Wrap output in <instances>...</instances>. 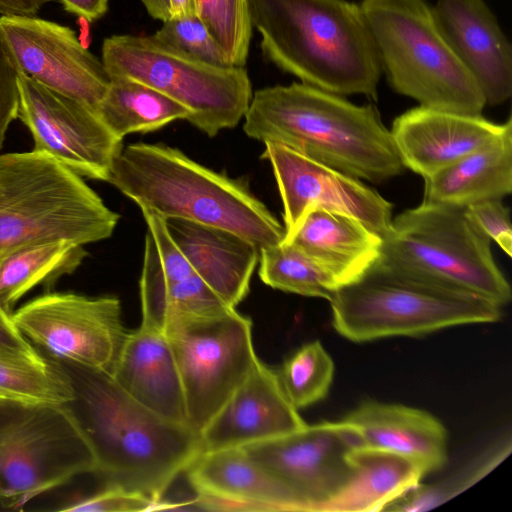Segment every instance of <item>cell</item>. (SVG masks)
Segmentation results:
<instances>
[{"mask_svg": "<svg viewBox=\"0 0 512 512\" xmlns=\"http://www.w3.org/2000/svg\"><path fill=\"white\" fill-rule=\"evenodd\" d=\"M0 42L18 73L94 110L110 77L75 32L36 16H0Z\"/></svg>", "mask_w": 512, "mask_h": 512, "instance_id": "16", "label": "cell"}, {"mask_svg": "<svg viewBox=\"0 0 512 512\" xmlns=\"http://www.w3.org/2000/svg\"><path fill=\"white\" fill-rule=\"evenodd\" d=\"M261 158L271 164L283 204L284 243L313 210L346 214L382 238L392 223V204L360 179L268 142Z\"/></svg>", "mask_w": 512, "mask_h": 512, "instance_id": "15", "label": "cell"}, {"mask_svg": "<svg viewBox=\"0 0 512 512\" xmlns=\"http://www.w3.org/2000/svg\"><path fill=\"white\" fill-rule=\"evenodd\" d=\"M12 318L45 357L110 375L127 335L121 302L112 295L48 292L21 306Z\"/></svg>", "mask_w": 512, "mask_h": 512, "instance_id": "13", "label": "cell"}, {"mask_svg": "<svg viewBox=\"0 0 512 512\" xmlns=\"http://www.w3.org/2000/svg\"><path fill=\"white\" fill-rule=\"evenodd\" d=\"M261 281L281 291L330 300L341 287L337 278L292 243L259 250Z\"/></svg>", "mask_w": 512, "mask_h": 512, "instance_id": "30", "label": "cell"}, {"mask_svg": "<svg viewBox=\"0 0 512 512\" xmlns=\"http://www.w3.org/2000/svg\"><path fill=\"white\" fill-rule=\"evenodd\" d=\"M185 472L198 510L294 511L284 489L242 447L203 451Z\"/></svg>", "mask_w": 512, "mask_h": 512, "instance_id": "20", "label": "cell"}, {"mask_svg": "<svg viewBox=\"0 0 512 512\" xmlns=\"http://www.w3.org/2000/svg\"><path fill=\"white\" fill-rule=\"evenodd\" d=\"M110 79L95 111L118 138L123 140L129 134L152 132L175 120H187L188 110L161 92L131 79Z\"/></svg>", "mask_w": 512, "mask_h": 512, "instance_id": "28", "label": "cell"}, {"mask_svg": "<svg viewBox=\"0 0 512 512\" xmlns=\"http://www.w3.org/2000/svg\"><path fill=\"white\" fill-rule=\"evenodd\" d=\"M120 216L83 177L37 150L0 155V253L55 241L109 238Z\"/></svg>", "mask_w": 512, "mask_h": 512, "instance_id": "5", "label": "cell"}, {"mask_svg": "<svg viewBox=\"0 0 512 512\" xmlns=\"http://www.w3.org/2000/svg\"><path fill=\"white\" fill-rule=\"evenodd\" d=\"M64 9L86 21L101 18L108 9L109 0H58Z\"/></svg>", "mask_w": 512, "mask_h": 512, "instance_id": "40", "label": "cell"}, {"mask_svg": "<svg viewBox=\"0 0 512 512\" xmlns=\"http://www.w3.org/2000/svg\"><path fill=\"white\" fill-rule=\"evenodd\" d=\"M423 201L465 208L512 191V122L494 140L424 178Z\"/></svg>", "mask_w": 512, "mask_h": 512, "instance_id": "25", "label": "cell"}, {"mask_svg": "<svg viewBox=\"0 0 512 512\" xmlns=\"http://www.w3.org/2000/svg\"><path fill=\"white\" fill-rule=\"evenodd\" d=\"M472 223L490 240L512 255V226L510 211L502 199L481 201L464 208Z\"/></svg>", "mask_w": 512, "mask_h": 512, "instance_id": "37", "label": "cell"}, {"mask_svg": "<svg viewBox=\"0 0 512 512\" xmlns=\"http://www.w3.org/2000/svg\"><path fill=\"white\" fill-rule=\"evenodd\" d=\"M165 223L194 273L236 308L249 293L259 248L223 228L181 219H165Z\"/></svg>", "mask_w": 512, "mask_h": 512, "instance_id": "22", "label": "cell"}, {"mask_svg": "<svg viewBox=\"0 0 512 512\" xmlns=\"http://www.w3.org/2000/svg\"><path fill=\"white\" fill-rule=\"evenodd\" d=\"M162 23L152 34L160 42L211 64L230 65L219 44L196 14L170 18Z\"/></svg>", "mask_w": 512, "mask_h": 512, "instance_id": "35", "label": "cell"}, {"mask_svg": "<svg viewBox=\"0 0 512 512\" xmlns=\"http://www.w3.org/2000/svg\"><path fill=\"white\" fill-rule=\"evenodd\" d=\"M101 60L110 78L143 83L184 106L186 121L209 137L237 126L253 95L245 67L211 64L153 35L105 38Z\"/></svg>", "mask_w": 512, "mask_h": 512, "instance_id": "9", "label": "cell"}, {"mask_svg": "<svg viewBox=\"0 0 512 512\" xmlns=\"http://www.w3.org/2000/svg\"><path fill=\"white\" fill-rule=\"evenodd\" d=\"M359 446V432L342 419L306 424L242 448L284 489L294 511L334 512L357 482L352 453Z\"/></svg>", "mask_w": 512, "mask_h": 512, "instance_id": "12", "label": "cell"}, {"mask_svg": "<svg viewBox=\"0 0 512 512\" xmlns=\"http://www.w3.org/2000/svg\"><path fill=\"white\" fill-rule=\"evenodd\" d=\"M18 72L0 42V150L10 123L18 118Z\"/></svg>", "mask_w": 512, "mask_h": 512, "instance_id": "38", "label": "cell"}, {"mask_svg": "<svg viewBox=\"0 0 512 512\" xmlns=\"http://www.w3.org/2000/svg\"><path fill=\"white\" fill-rule=\"evenodd\" d=\"M92 449L65 406L0 399V505L18 509L95 473Z\"/></svg>", "mask_w": 512, "mask_h": 512, "instance_id": "10", "label": "cell"}, {"mask_svg": "<svg viewBox=\"0 0 512 512\" xmlns=\"http://www.w3.org/2000/svg\"><path fill=\"white\" fill-rule=\"evenodd\" d=\"M149 15L162 22L170 19L169 0H141Z\"/></svg>", "mask_w": 512, "mask_h": 512, "instance_id": "42", "label": "cell"}, {"mask_svg": "<svg viewBox=\"0 0 512 512\" xmlns=\"http://www.w3.org/2000/svg\"><path fill=\"white\" fill-rule=\"evenodd\" d=\"M391 87L419 106L481 115L483 93L438 29L425 0L360 5Z\"/></svg>", "mask_w": 512, "mask_h": 512, "instance_id": "7", "label": "cell"}, {"mask_svg": "<svg viewBox=\"0 0 512 512\" xmlns=\"http://www.w3.org/2000/svg\"><path fill=\"white\" fill-rule=\"evenodd\" d=\"M111 376L145 408L171 422L188 425L181 378L162 330L141 323L127 332Z\"/></svg>", "mask_w": 512, "mask_h": 512, "instance_id": "21", "label": "cell"}, {"mask_svg": "<svg viewBox=\"0 0 512 512\" xmlns=\"http://www.w3.org/2000/svg\"><path fill=\"white\" fill-rule=\"evenodd\" d=\"M306 425L288 400L278 373L258 357L231 396L200 432L203 451L243 447Z\"/></svg>", "mask_w": 512, "mask_h": 512, "instance_id": "17", "label": "cell"}, {"mask_svg": "<svg viewBox=\"0 0 512 512\" xmlns=\"http://www.w3.org/2000/svg\"><path fill=\"white\" fill-rule=\"evenodd\" d=\"M87 256L84 246L69 241L37 243L0 253V306L7 313L38 285L51 286L73 273Z\"/></svg>", "mask_w": 512, "mask_h": 512, "instance_id": "26", "label": "cell"}, {"mask_svg": "<svg viewBox=\"0 0 512 512\" xmlns=\"http://www.w3.org/2000/svg\"><path fill=\"white\" fill-rule=\"evenodd\" d=\"M0 356L41 360L44 356L22 335L12 314L0 306Z\"/></svg>", "mask_w": 512, "mask_h": 512, "instance_id": "39", "label": "cell"}, {"mask_svg": "<svg viewBox=\"0 0 512 512\" xmlns=\"http://www.w3.org/2000/svg\"><path fill=\"white\" fill-rule=\"evenodd\" d=\"M264 57L302 83L377 97L378 52L359 5L347 0H248Z\"/></svg>", "mask_w": 512, "mask_h": 512, "instance_id": "3", "label": "cell"}, {"mask_svg": "<svg viewBox=\"0 0 512 512\" xmlns=\"http://www.w3.org/2000/svg\"><path fill=\"white\" fill-rule=\"evenodd\" d=\"M378 261L501 307L511 300V287L494 260L491 240L464 208L423 201L405 210L392 219Z\"/></svg>", "mask_w": 512, "mask_h": 512, "instance_id": "8", "label": "cell"}, {"mask_svg": "<svg viewBox=\"0 0 512 512\" xmlns=\"http://www.w3.org/2000/svg\"><path fill=\"white\" fill-rule=\"evenodd\" d=\"M329 302L334 329L359 343L493 323L502 316V307L482 296L379 261L356 280L339 287Z\"/></svg>", "mask_w": 512, "mask_h": 512, "instance_id": "6", "label": "cell"}, {"mask_svg": "<svg viewBox=\"0 0 512 512\" xmlns=\"http://www.w3.org/2000/svg\"><path fill=\"white\" fill-rule=\"evenodd\" d=\"M139 288L141 323L160 330L174 316L213 315L234 308L196 274L179 280H165L141 273Z\"/></svg>", "mask_w": 512, "mask_h": 512, "instance_id": "29", "label": "cell"}, {"mask_svg": "<svg viewBox=\"0 0 512 512\" xmlns=\"http://www.w3.org/2000/svg\"><path fill=\"white\" fill-rule=\"evenodd\" d=\"M18 118L34 139V150L45 152L88 179L108 181L121 151L118 138L96 111L18 73Z\"/></svg>", "mask_w": 512, "mask_h": 512, "instance_id": "14", "label": "cell"}, {"mask_svg": "<svg viewBox=\"0 0 512 512\" xmlns=\"http://www.w3.org/2000/svg\"><path fill=\"white\" fill-rule=\"evenodd\" d=\"M170 18H183L195 15L193 0H169Z\"/></svg>", "mask_w": 512, "mask_h": 512, "instance_id": "43", "label": "cell"}, {"mask_svg": "<svg viewBox=\"0 0 512 512\" xmlns=\"http://www.w3.org/2000/svg\"><path fill=\"white\" fill-rule=\"evenodd\" d=\"M155 502L148 496L120 485L108 484L104 489L61 507L74 512L154 511Z\"/></svg>", "mask_w": 512, "mask_h": 512, "instance_id": "36", "label": "cell"}, {"mask_svg": "<svg viewBox=\"0 0 512 512\" xmlns=\"http://www.w3.org/2000/svg\"><path fill=\"white\" fill-rule=\"evenodd\" d=\"M343 420L352 424L363 446L394 452L419 465L425 474L447 461V431L432 414L395 403L364 401Z\"/></svg>", "mask_w": 512, "mask_h": 512, "instance_id": "23", "label": "cell"}, {"mask_svg": "<svg viewBox=\"0 0 512 512\" xmlns=\"http://www.w3.org/2000/svg\"><path fill=\"white\" fill-rule=\"evenodd\" d=\"M434 21L479 85L486 104L500 105L512 94V49L484 0H437Z\"/></svg>", "mask_w": 512, "mask_h": 512, "instance_id": "18", "label": "cell"}, {"mask_svg": "<svg viewBox=\"0 0 512 512\" xmlns=\"http://www.w3.org/2000/svg\"><path fill=\"white\" fill-rule=\"evenodd\" d=\"M73 398L66 375L49 358L26 360L0 356V399L63 406Z\"/></svg>", "mask_w": 512, "mask_h": 512, "instance_id": "31", "label": "cell"}, {"mask_svg": "<svg viewBox=\"0 0 512 512\" xmlns=\"http://www.w3.org/2000/svg\"><path fill=\"white\" fill-rule=\"evenodd\" d=\"M511 452V440L502 439L473 458L457 473L432 483L421 482L388 504L383 511L419 512L433 509L470 488Z\"/></svg>", "mask_w": 512, "mask_h": 512, "instance_id": "32", "label": "cell"}, {"mask_svg": "<svg viewBox=\"0 0 512 512\" xmlns=\"http://www.w3.org/2000/svg\"><path fill=\"white\" fill-rule=\"evenodd\" d=\"M195 13L206 25L232 66L245 67L252 24L248 0H193Z\"/></svg>", "mask_w": 512, "mask_h": 512, "instance_id": "34", "label": "cell"}, {"mask_svg": "<svg viewBox=\"0 0 512 512\" xmlns=\"http://www.w3.org/2000/svg\"><path fill=\"white\" fill-rule=\"evenodd\" d=\"M510 122L418 106L396 117L390 132L404 167L425 178L491 142Z\"/></svg>", "mask_w": 512, "mask_h": 512, "instance_id": "19", "label": "cell"}, {"mask_svg": "<svg viewBox=\"0 0 512 512\" xmlns=\"http://www.w3.org/2000/svg\"><path fill=\"white\" fill-rule=\"evenodd\" d=\"M162 331L181 378L187 424L200 433L257 359L252 321L232 308L213 315L174 316Z\"/></svg>", "mask_w": 512, "mask_h": 512, "instance_id": "11", "label": "cell"}, {"mask_svg": "<svg viewBox=\"0 0 512 512\" xmlns=\"http://www.w3.org/2000/svg\"><path fill=\"white\" fill-rule=\"evenodd\" d=\"M286 243L321 264L343 286L378 261L382 237L354 217L317 209L304 218Z\"/></svg>", "mask_w": 512, "mask_h": 512, "instance_id": "24", "label": "cell"}, {"mask_svg": "<svg viewBox=\"0 0 512 512\" xmlns=\"http://www.w3.org/2000/svg\"><path fill=\"white\" fill-rule=\"evenodd\" d=\"M334 369L331 356L316 340L301 346L277 373L288 400L299 410L326 397Z\"/></svg>", "mask_w": 512, "mask_h": 512, "instance_id": "33", "label": "cell"}, {"mask_svg": "<svg viewBox=\"0 0 512 512\" xmlns=\"http://www.w3.org/2000/svg\"><path fill=\"white\" fill-rule=\"evenodd\" d=\"M107 182L140 210L229 230L259 250L284 238L283 225L246 181L211 170L164 144L122 147Z\"/></svg>", "mask_w": 512, "mask_h": 512, "instance_id": "4", "label": "cell"}, {"mask_svg": "<svg viewBox=\"0 0 512 512\" xmlns=\"http://www.w3.org/2000/svg\"><path fill=\"white\" fill-rule=\"evenodd\" d=\"M50 0H0L1 16H35Z\"/></svg>", "mask_w": 512, "mask_h": 512, "instance_id": "41", "label": "cell"}, {"mask_svg": "<svg viewBox=\"0 0 512 512\" xmlns=\"http://www.w3.org/2000/svg\"><path fill=\"white\" fill-rule=\"evenodd\" d=\"M352 459L359 472L357 482L334 512L383 511L426 475L415 462L386 450L359 446Z\"/></svg>", "mask_w": 512, "mask_h": 512, "instance_id": "27", "label": "cell"}, {"mask_svg": "<svg viewBox=\"0 0 512 512\" xmlns=\"http://www.w3.org/2000/svg\"><path fill=\"white\" fill-rule=\"evenodd\" d=\"M51 360L72 386L73 398L63 406L92 449L95 473L108 484L160 502L174 480L203 452L200 433L145 408L106 372Z\"/></svg>", "mask_w": 512, "mask_h": 512, "instance_id": "1", "label": "cell"}, {"mask_svg": "<svg viewBox=\"0 0 512 512\" xmlns=\"http://www.w3.org/2000/svg\"><path fill=\"white\" fill-rule=\"evenodd\" d=\"M243 119L248 137L284 145L360 180L381 183L405 169L374 106L302 82L256 90Z\"/></svg>", "mask_w": 512, "mask_h": 512, "instance_id": "2", "label": "cell"}]
</instances>
